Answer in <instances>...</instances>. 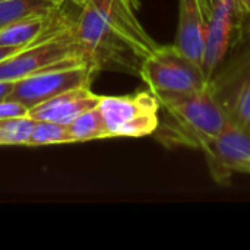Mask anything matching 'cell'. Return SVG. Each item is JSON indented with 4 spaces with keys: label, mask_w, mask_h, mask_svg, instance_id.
Returning <instances> with one entry per match:
<instances>
[{
    "label": "cell",
    "mask_w": 250,
    "mask_h": 250,
    "mask_svg": "<svg viewBox=\"0 0 250 250\" xmlns=\"http://www.w3.org/2000/svg\"><path fill=\"white\" fill-rule=\"evenodd\" d=\"M136 0H88L75 21V34L86 62L97 70L139 76L158 45L136 16Z\"/></svg>",
    "instance_id": "6da1fadb"
},
{
    "label": "cell",
    "mask_w": 250,
    "mask_h": 250,
    "mask_svg": "<svg viewBox=\"0 0 250 250\" xmlns=\"http://www.w3.org/2000/svg\"><path fill=\"white\" fill-rule=\"evenodd\" d=\"M161 113L155 138L166 148L202 149L230 123L214 82L205 89L160 98Z\"/></svg>",
    "instance_id": "7a4b0ae2"
},
{
    "label": "cell",
    "mask_w": 250,
    "mask_h": 250,
    "mask_svg": "<svg viewBox=\"0 0 250 250\" xmlns=\"http://www.w3.org/2000/svg\"><path fill=\"white\" fill-rule=\"evenodd\" d=\"M139 78L158 100L195 94L214 82L174 44L157 45L144 60Z\"/></svg>",
    "instance_id": "3957f363"
},
{
    "label": "cell",
    "mask_w": 250,
    "mask_h": 250,
    "mask_svg": "<svg viewBox=\"0 0 250 250\" xmlns=\"http://www.w3.org/2000/svg\"><path fill=\"white\" fill-rule=\"evenodd\" d=\"M89 64L75 34V23L60 34L31 44L0 62V81L16 82L23 78L78 64Z\"/></svg>",
    "instance_id": "277c9868"
},
{
    "label": "cell",
    "mask_w": 250,
    "mask_h": 250,
    "mask_svg": "<svg viewBox=\"0 0 250 250\" xmlns=\"http://www.w3.org/2000/svg\"><path fill=\"white\" fill-rule=\"evenodd\" d=\"M110 138L154 135L160 125V100L148 89L122 97H101L98 104Z\"/></svg>",
    "instance_id": "5b68a950"
},
{
    "label": "cell",
    "mask_w": 250,
    "mask_h": 250,
    "mask_svg": "<svg viewBox=\"0 0 250 250\" xmlns=\"http://www.w3.org/2000/svg\"><path fill=\"white\" fill-rule=\"evenodd\" d=\"M95 73L97 70L86 63L66 69L41 72L16 81L7 100L16 101L31 110L59 94L79 86H89Z\"/></svg>",
    "instance_id": "8992f818"
},
{
    "label": "cell",
    "mask_w": 250,
    "mask_h": 250,
    "mask_svg": "<svg viewBox=\"0 0 250 250\" xmlns=\"http://www.w3.org/2000/svg\"><path fill=\"white\" fill-rule=\"evenodd\" d=\"M201 151L212 180L218 185L230 183L236 174H250V135L231 122Z\"/></svg>",
    "instance_id": "52a82bcc"
},
{
    "label": "cell",
    "mask_w": 250,
    "mask_h": 250,
    "mask_svg": "<svg viewBox=\"0 0 250 250\" xmlns=\"http://www.w3.org/2000/svg\"><path fill=\"white\" fill-rule=\"evenodd\" d=\"M205 10V50L202 69L209 81L227 56L239 12L233 3L223 0H202Z\"/></svg>",
    "instance_id": "ba28073f"
},
{
    "label": "cell",
    "mask_w": 250,
    "mask_h": 250,
    "mask_svg": "<svg viewBox=\"0 0 250 250\" xmlns=\"http://www.w3.org/2000/svg\"><path fill=\"white\" fill-rule=\"evenodd\" d=\"M100 101L101 95L94 94L89 86H79L32 107L28 114L34 120L69 125L81 114L98 107Z\"/></svg>",
    "instance_id": "9c48e42d"
},
{
    "label": "cell",
    "mask_w": 250,
    "mask_h": 250,
    "mask_svg": "<svg viewBox=\"0 0 250 250\" xmlns=\"http://www.w3.org/2000/svg\"><path fill=\"white\" fill-rule=\"evenodd\" d=\"M205 25L202 0H179V22L173 44L201 67L205 50Z\"/></svg>",
    "instance_id": "30bf717a"
},
{
    "label": "cell",
    "mask_w": 250,
    "mask_h": 250,
    "mask_svg": "<svg viewBox=\"0 0 250 250\" xmlns=\"http://www.w3.org/2000/svg\"><path fill=\"white\" fill-rule=\"evenodd\" d=\"M230 122L250 135V70H248L223 103Z\"/></svg>",
    "instance_id": "8fae6325"
},
{
    "label": "cell",
    "mask_w": 250,
    "mask_h": 250,
    "mask_svg": "<svg viewBox=\"0 0 250 250\" xmlns=\"http://www.w3.org/2000/svg\"><path fill=\"white\" fill-rule=\"evenodd\" d=\"M59 6L48 0H3L0 1V28L29 16H42Z\"/></svg>",
    "instance_id": "7c38bea8"
},
{
    "label": "cell",
    "mask_w": 250,
    "mask_h": 250,
    "mask_svg": "<svg viewBox=\"0 0 250 250\" xmlns=\"http://www.w3.org/2000/svg\"><path fill=\"white\" fill-rule=\"evenodd\" d=\"M67 129H69L73 144L110 138L107 125H105V120L103 117L100 107H95L81 114L76 120L67 125Z\"/></svg>",
    "instance_id": "4fadbf2b"
},
{
    "label": "cell",
    "mask_w": 250,
    "mask_h": 250,
    "mask_svg": "<svg viewBox=\"0 0 250 250\" xmlns=\"http://www.w3.org/2000/svg\"><path fill=\"white\" fill-rule=\"evenodd\" d=\"M34 126L35 120L29 114L0 120V136L3 139V145L29 146Z\"/></svg>",
    "instance_id": "5bb4252c"
},
{
    "label": "cell",
    "mask_w": 250,
    "mask_h": 250,
    "mask_svg": "<svg viewBox=\"0 0 250 250\" xmlns=\"http://www.w3.org/2000/svg\"><path fill=\"white\" fill-rule=\"evenodd\" d=\"M62 144H73L72 136L67 129V125H62V123H56V122L35 120L29 146L62 145Z\"/></svg>",
    "instance_id": "9a60e30c"
},
{
    "label": "cell",
    "mask_w": 250,
    "mask_h": 250,
    "mask_svg": "<svg viewBox=\"0 0 250 250\" xmlns=\"http://www.w3.org/2000/svg\"><path fill=\"white\" fill-rule=\"evenodd\" d=\"M28 113H29V108H26L25 105L16 101H10V100L0 101V120L18 117V116H26Z\"/></svg>",
    "instance_id": "2e32d148"
},
{
    "label": "cell",
    "mask_w": 250,
    "mask_h": 250,
    "mask_svg": "<svg viewBox=\"0 0 250 250\" xmlns=\"http://www.w3.org/2000/svg\"><path fill=\"white\" fill-rule=\"evenodd\" d=\"M236 7L240 18H248L250 15V0H236Z\"/></svg>",
    "instance_id": "e0dca14e"
},
{
    "label": "cell",
    "mask_w": 250,
    "mask_h": 250,
    "mask_svg": "<svg viewBox=\"0 0 250 250\" xmlns=\"http://www.w3.org/2000/svg\"><path fill=\"white\" fill-rule=\"evenodd\" d=\"M13 83L15 82H3V81H0V101L7 100L9 94L13 89Z\"/></svg>",
    "instance_id": "ac0fdd59"
},
{
    "label": "cell",
    "mask_w": 250,
    "mask_h": 250,
    "mask_svg": "<svg viewBox=\"0 0 250 250\" xmlns=\"http://www.w3.org/2000/svg\"><path fill=\"white\" fill-rule=\"evenodd\" d=\"M21 50H22L21 47H6V45H0V62L4 60V59H7V57H10L15 53L21 51Z\"/></svg>",
    "instance_id": "d6986e66"
},
{
    "label": "cell",
    "mask_w": 250,
    "mask_h": 250,
    "mask_svg": "<svg viewBox=\"0 0 250 250\" xmlns=\"http://www.w3.org/2000/svg\"><path fill=\"white\" fill-rule=\"evenodd\" d=\"M245 34L248 37V41L250 42V15L246 18V23H245Z\"/></svg>",
    "instance_id": "ffe728a7"
},
{
    "label": "cell",
    "mask_w": 250,
    "mask_h": 250,
    "mask_svg": "<svg viewBox=\"0 0 250 250\" xmlns=\"http://www.w3.org/2000/svg\"><path fill=\"white\" fill-rule=\"evenodd\" d=\"M66 1H70V3H73V4H76V6H79V7H82L88 0H66Z\"/></svg>",
    "instance_id": "44dd1931"
},
{
    "label": "cell",
    "mask_w": 250,
    "mask_h": 250,
    "mask_svg": "<svg viewBox=\"0 0 250 250\" xmlns=\"http://www.w3.org/2000/svg\"><path fill=\"white\" fill-rule=\"evenodd\" d=\"M48 1H51L53 4H56V6H62L66 0H48Z\"/></svg>",
    "instance_id": "7402d4cb"
},
{
    "label": "cell",
    "mask_w": 250,
    "mask_h": 250,
    "mask_svg": "<svg viewBox=\"0 0 250 250\" xmlns=\"http://www.w3.org/2000/svg\"><path fill=\"white\" fill-rule=\"evenodd\" d=\"M223 1H229V3H233L234 6H236V0H223ZM237 9V7H236Z\"/></svg>",
    "instance_id": "603a6c76"
},
{
    "label": "cell",
    "mask_w": 250,
    "mask_h": 250,
    "mask_svg": "<svg viewBox=\"0 0 250 250\" xmlns=\"http://www.w3.org/2000/svg\"><path fill=\"white\" fill-rule=\"evenodd\" d=\"M0 145H3V139H1V136H0Z\"/></svg>",
    "instance_id": "cb8c5ba5"
},
{
    "label": "cell",
    "mask_w": 250,
    "mask_h": 250,
    "mask_svg": "<svg viewBox=\"0 0 250 250\" xmlns=\"http://www.w3.org/2000/svg\"><path fill=\"white\" fill-rule=\"evenodd\" d=\"M0 1H3V0H0Z\"/></svg>",
    "instance_id": "d4e9b609"
}]
</instances>
